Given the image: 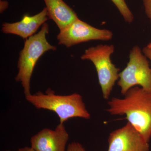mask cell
<instances>
[{"label":"cell","mask_w":151,"mask_h":151,"mask_svg":"<svg viewBox=\"0 0 151 151\" xmlns=\"http://www.w3.org/2000/svg\"><path fill=\"white\" fill-rule=\"evenodd\" d=\"M123 99L113 97L107 111L126 119L149 143L151 138V92L139 86L129 89Z\"/></svg>","instance_id":"1"},{"label":"cell","mask_w":151,"mask_h":151,"mask_svg":"<svg viewBox=\"0 0 151 151\" xmlns=\"http://www.w3.org/2000/svg\"><path fill=\"white\" fill-rule=\"evenodd\" d=\"M25 98L37 109L55 112L59 117L60 124H63L72 118H90V114L86 109L82 96L77 93L58 95L54 91L48 89L45 93L38 92L27 95Z\"/></svg>","instance_id":"2"},{"label":"cell","mask_w":151,"mask_h":151,"mask_svg":"<svg viewBox=\"0 0 151 151\" xmlns=\"http://www.w3.org/2000/svg\"><path fill=\"white\" fill-rule=\"evenodd\" d=\"M48 33L49 25L45 23L39 32L26 40L20 52L17 64L18 72L15 80L20 82L25 96L31 94V78L38 60L47 51L56 50V47L51 45L47 40Z\"/></svg>","instance_id":"3"},{"label":"cell","mask_w":151,"mask_h":151,"mask_svg":"<svg viewBox=\"0 0 151 151\" xmlns=\"http://www.w3.org/2000/svg\"><path fill=\"white\" fill-rule=\"evenodd\" d=\"M115 50L113 45L100 44L89 47L81 57L82 60H89L94 64L103 98L108 100L116 81L119 79L120 69L111 59Z\"/></svg>","instance_id":"4"},{"label":"cell","mask_w":151,"mask_h":151,"mask_svg":"<svg viewBox=\"0 0 151 151\" xmlns=\"http://www.w3.org/2000/svg\"><path fill=\"white\" fill-rule=\"evenodd\" d=\"M147 58L137 45L130 50L129 62L119 74L118 85L123 95L136 86L151 92V68Z\"/></svg>","instance_id":"5"},{"label":"cell","mask_w":151,"mask_h":151,"mask_svg":"<svg viewBox=\"0 0 151 151\" xmlns=\"http://www.w3.org/2000/svg\"><path fill=\"white\" fill-rule=\"evenodd\" d=\"M113 36L111 31L97 28L78 19L60 31L57 38L59 45L70 47L89 41L110 40Z\"/></svg>","instance_id":"6"},{"label":"cell","mask_w":151,"mask_h":151,"mask_svg":"<svg viewBox=\"0 0 151 151\" xmlns=\"http://www.w3.org/2000/svg\"><path fill=\"white\" fill-rule=\"evenodd\" d=\"M108 142V151H150L149 143L128 122L124 127L111 132Z\"/></svg>","instance_id":"7"},{"label":"cell","mask_w":151,"mask_h":151,"mask_svg":"<svg viewBox=\"0 0 151 151\" xmlns=\"http://www.w3.org/2000/svg\"><path fill=\"white\" fill-rule=\"evenodd\" d=\"M69 135L63 124L54 130L44 129L31 138V147L35 151H66Z\"/></svg>","instance_id":"8"},{"label":"cell","mask_w":151,"mask_h":151,"mask_svg":"<svg viewBox=\"0 0 151 151\" xmlns=\"http://www.w3.org/2000/svg\"><path fill=\"white\" fill-rule=\"evenodd\" d=\"M48 15L46 7L41 12L32 16H24L21 20L17 22L4 23L2 24V31L5 34L18 35L24 39L32 36L39 27L48 20Z\"/></svg>","instance_id":"9"},{"label":"cell","mask_w":151,"mask_h":151,"mask_svg":"<svg viewBox=\"0 0 151 151\" xmlns=\"http://www.w3.org/2000/svg\"><path fill=\"white\" fill-rule=\"evenodd\" d=\"M48 17L56 24L60 31L78 19L77 14L63 0H44Z\"/></svg>","instance_id":"10"},{"label":"cell","mask_w":151,"mask_h":151,"mask_svg":"<svg viewBox=\"0 0 151 151\" xmlns=\"http://www.w3.org/2000/svg\"><path fill=\"white\" fill-rule=\"evenodd\" d=\"M120 12L125 21L132 23L134 20V17L125 0H111Z\"/></svg>","instance_id":"11"},{"label":"cell","mask_w":151,"mask_h":151,"mask_svg":"<svg viewBox=\"0 0 151 151\" xmlns=\"http://www.w3.org/2000/svg\"><path fill=\"white\" fill-rule=\"evenodd\" d=\"M66 151H86L80 143L73 142L69 144L67 147Z\"/></svg>","instance_id":"12"},{"label":"cell","mask_w":151,"mask_h":151,"mask_svg":"<svg viewBox=\"0 0 151 151\" xmlns=\"http://www.w3.org/2000/svg\"><path fill=\"white\" fill-rule=\"evenodd\" d=\"M146 14L151 22V0H143Z\"/></svg>","instance_id":"13"},{"label":"cell","mask_w":151,"mask_h":151,"mask_svg":"<svg viewBox=\"0 0 151 151\" xmlns=\"http://www.w3.org/2000/svg\"><path fill=\"white\" fill-rule=\"evenodd\" d=\"M9 7V3L7 1H0V12L1 13H3Z\"/></svg>","instance_id":"14"},{"label":"cell","mask_w":151,"mask_h":151,"mask_svg":"<svg viewBox=\"0 0 151 151\" xmlns=\"http://www.w3.org/2000/svg\"><path fill=\"white\" fill-rule=\"evenodd\" d=\"M142 52L145 55L146 57L150 60L151 68V49L146 47L143 48Z\"/></svg>","instance_id":"15"},{"label":"cell","mask_w":151,"mask_h":151,"mask_svg":"<svg viewBox=\"0 0 151 151\" xmlns=\"http://www.w3.org/2000/svg\"><path fill=\"white\" fill-rule=\"evenodd\" d=\"M18 151H35L32 148L29 147H24L21 148L19 149Z\"/></svg>","instance_id":"16"},{"label":"cell","mask_w":151,"mask_h":151,"mask_svg":"<svg viewBox=\"0 0 151 151\" xmlns=\"http://www.w3.org/2000/svg\"><path fill=\"white\" fill-rule=\"evenodd\" d=\"M147 47L151 49V42L147 46Z\"/></svg>","instance_id":"17"},{"label":"cell","mask_w":151,"mask_h":151,"mask_svg":"<svg viewBox=\"0 0 151 151\" xmlns=\"http://www.w3.org/2000/svg\"><path fill=\"white\" fill-rule=\"evenodd\" d=\"M11 151L10 150H6V151Z\"/></svg>","instance_id":"18"}]
</instances>
